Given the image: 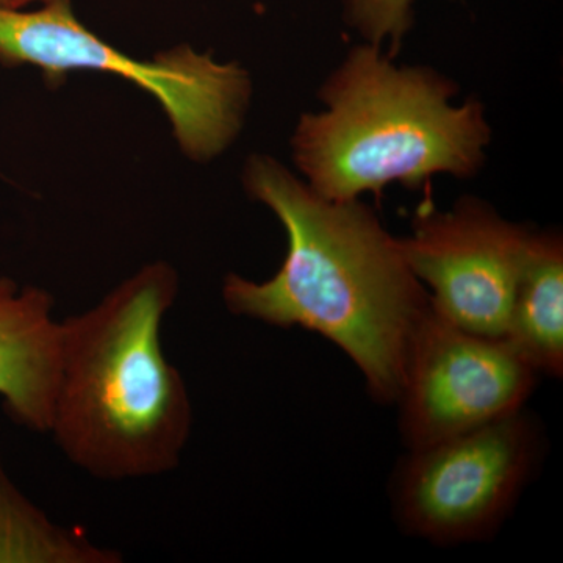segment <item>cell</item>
I'll return each instance as SVG.
<instances>
[{"label":"cell","instance_id":"10","mask_svg":"<svg viewBox=\"0 0 563 563\" xmlns=\"http://www.w3.org/2000/svg\"><path fill=\"white\" fill-rule=\"evenodd\" d=\"M80 533L51 520L13 484L0 465V563H113Z\"/></svg>","mask_w":563,"mask_h":563},{"label":"cell","instance_id":"6","mask_svg":"<svg viewBox=\"0 0 563 563\" xmlns=\"http://www.w3.org/2000/svg\"><path fill=\"white\" fill-rule=\"evenodd\" d=\"M537 383L539 373L503 339L463 331L431 306L396 399L404 443L422 450L518 412Z\"/></svg>","mask_w":563,"mask_h":563},{"label":"cell","instance_id":"11","mask_svg":"<svg viewBox=\"0 0 563 563\" xmlns=\"http://www.w3.org/2000/svg\"><path fill=\"white\" fill-rule=\"evenodd\" d=\"M352 22L374 46L384 38H391L395 55L404 33L410 25L412 0H344Z\"/></svg>","mask_w":563,"mask_h":563},{"label":"cell","instance_id":"9","mask_svg":"<svg viewBox=\"0 0 563 563\" xmlns=\"http://www.w3.org/2000/svg\"><path fill=\"white\" fill-rule=\"evenodd\" d=\"M504 342L532 369L563 373V246L558 233H531Z\"/></svg>","mask_w":563,"mask_h":563},{"label":"cell","instance_id":"7","mask_svg":"<svg viewBox=\"0 0 563 563\" xmlns=\"http://www.w3.org/2000/svg\"><path fill=\"white\" fill-rule=\"evenodd\" d=\"M531 233L473 199L446 213L426 199L399 246L431 288L437 313L463 331L503 339Z\"/></svg>","mask_w":563,"mask_h":563},{"label":"cell","instance_id":"1","mask_svg":"<svg viewBox=\"0 0 563 563\" xmlns=\"http://www.w3.org/2000/svg\"><path fill=\"white\" fill-rule=\"evenodd\" d=\"M244 185L284 224L288 252L269 280L225 277L229 312L320 333L357 365L372 398L396 402L415 333L431 309L399 240L357 199L329 201L273 158L252 157Z\"/></svg>","mask_w":563,"mask_h":563},{"label":"cell","instance_id":"2","mask_svg":"<svg viewBox=\"0 0 563 563\" xmlns=\"http://www.w3.org/2000/svg\"><path fill=\"white\" fill-rule=\"evenodd\" d=\"M177 295V273L168 263H152L91 309L62 321L47 433L96 479H146L180 465L195 417L187 384L162 343Z\"/></svg>","mask_w":563,"mask_h":563},{"label":"cell","instance_id":"4","mask_svg":"<svg viewBox=\"0 0 563 563\" xmlns=\"http://www.w3.org/2000/svg\"><path fill=\"white\" fill-rule=\"evenodd\" d=\"M0 63L36 66L52 85L74 69L118 74L162 103L185 154L207 161L235 139L251 81L236 65H220L188 46L152 62L113 49L74 16L69 0H49L36 11L0 7Z\"/></svg>","mask_w":563,"mask_h":563},{"label":"cell","instance_id":"5","mask_svg":"<svg viewBox=\"0 0 563 563\" xmlns=\"http://www.w3.org/2000/svg\"><path fill=\"white\" fill-rule=\"evenodd\" d=\"M542 424L525 409L409 451L393 473L395 520L433 544L490 539L544 457Z\"/></svg>","mask_w":563,"mask_h":563},{"label":"cell","instance_id":"12","mask_svg":"<svg viewBox=\"0 0 563 563\" xmlns=\"http://www.w3.org/2000/svg\"><path fill=\"white\" fill-rule=\"evenodd\" d=\"M32 2H38V0H0V7H5V9L11 10H21ZM40 2L46 3L49 2V0H40Z\"/></svg>","mask_w":563,"mask_h":563},{"label":"cell","instance_id":"8","mask_svg":"<svg viewBox=\"0 0 563 563\" xmlns=\"http://www.w3.org/2000/svg\"><path fill=\"white\" fill-rule=\"evenodd\" d=\"M62 339L49 292L0 277V399L29 431L49 432Z\"/></svg>","mask_w":563,"mask_h":563},{"label":"cell","instance_id":"3","mask_svg":"<svg viewBox=\"0 0 563 563\" xmlns=\"http://www.w3.org/2000/svg\"><path fill=\"white\" fill-rule=\"evenodd\" d=\"M454 92L431 69L396 68L376 46L357 47L321 90L328 110L299 122L295 161L314 192L339 202L393 181L429 187L437 173L472 176L490 131L483 106L453 107Z\"/></svg>","mask_w":563,"mask_h":563}]
</instances>
